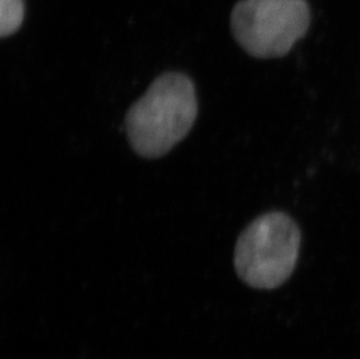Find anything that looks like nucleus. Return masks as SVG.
<instances>
[{
	"label": "nucleus",
	"mask_w": 360,
	"mask_h": 359,
	"mask_svg": "<svg viewBox=\"0 0 360 359\" xmlns=\"http://www.w3.org/2000/svg\"><path fill=\"white\" fill-rule=\"evenodd\" d=\"M194 82L182 73L160 75L126 115L129 145L147 159L165 156L188 136L198 118Z\"/></svg>",
	"instance_id": "f257e3e1"
},
{
	"label": "nucleus",
	"mask_w": 360,
	"mask_h": 359,
	"mask_svg": "<svg viewBox=\"0 0 360 359\" xmlns=\"http://www.w3.org/2000/svg\"><path fill=\"white\" fill-rule=\"evenodd\" d=\"M300 243L299 227L288 215L274 211L255 218L236 244L237 275L253 288L279 287L295 268Z\"/></svg>",
	"instance_id": "f03ea898"
},
{
	"label": "nucleus",
	"mask_w": 360,
	"mask_h": 359,
	"mask_svg": "<svg viewBox=\"0 0 360 359\" xmlns=\"http://www.w3.org/2000/svg\"><path fill=\"white\" fill-rule=\"evenodd\" d=\"M310 11L306 0H241L231 14L232 34L248 54L280 58L306 34Z\"/></svg>",
	"instance_id": "7ed1b4c3"
},
{
	"label": "nucleus",
	"mask_w": 360,
	"mask_h": 359,
	"mask_svg": "<svg viewBox=\"0 0 360 359\" xmlns=\"http://www.w3.org/2000/svg\"><path fill=\"white\" fill-rule=\"evenodd\" d=\"M25 17L24 0H0V35L10 37L20 28Z\"/></svg>",
	"instance_id": "20e7f679"
}]
</instances>
